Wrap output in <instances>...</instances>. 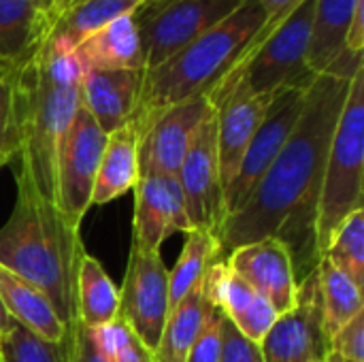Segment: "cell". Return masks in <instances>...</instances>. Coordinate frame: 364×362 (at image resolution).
<instances>
[{
	"label": "cell",
	"instance_id": "6da1fadb",
	"mask_svg": "<svg viewBox=\"0 0 364 362\" xmlns=\"http://www.w3.org/2000/svg\"><path fill=\"white\" fill-rule=\"evenodd\" d=\"M350 83V77L331 70L316 75L305 92L303 111L286 145L245 205L220 222L215 230L220 254H230L241 245L271 237L284 241L288 247L292 239H299L296 243H303L311 256L309 260L318 265L314 247L316 201Z\"/></svg>",
	"mask_w": 364,
	"mask_h": 362
},
{
	"label": "cell",
	"instance_id": "7a4b0ae2",
	"mask_svg": "<svg viewBox=\"0 0 364 362\" xmlns=\"http://www.w3.org/2000/svg\"><path fill=\"white\" fill-rule=\"evenodd\" d=\"M85 64L77 49L49 36L6 79L15 111V177L55 205V166L62 139L81 107Z\"/></svg>",
	"mask_w": 364,
	"mask_h": 362
},
{
	"label": "cell",
	"instance_id": "3957f363",
	"mask_svg": "<svg viewBox=\"0 0 364 362\" xmlns=\"http://www.w3.org/2000/svg\"><path fill=\"white\" fill-rule=\"evenodd\" d=\"M15 186L13 211L0 228V265L43 292L70 329L77 320V269L85 252L79 228L26 179L15 177Z\"/></svg>",
	"mask_w": 364,
	"mask_h": 362
},
{
	"label": "cell",
	"instance_id": "277c9868",
	"mask_svg": "<svg viewBox=\"0 0 364 362\" xmlns=\"http://www.w3.org/2000/svg\"><path fill=\"white\" fill-rule=\"evenodd\" d=\"M267 13L258 0H245L215 28L177 51L156 68L143 70L139 102L130 124L139 126L156 113L209 94L241 60Z\"/></svg>",
	"mask_w": 364,
	"mask_h": 362
},
{
	"label": "cell",
	"instance_id": "5b68a950",
	"mask_svg": "<svg viewBox=\"0 0 364 362\" xmlns=\"http://www.w3.org/2000/svg\"><path fill=\"white\" fill-rule=\"evenodd\" d=\"M364 66L356 70L341 107L324 164L316 213L314 247L324 254L335 228L356 209H364Z\"/></svg>",
	"mask_w": 364,
	"mask_h": 362
},
{
	"label": "cell",
	"instance_id": "8992f818",
	"mask_svg": "<svg viewBox=\"0 0 364 362\" xmlns=\"http://www.w3.org/2000/svg\"><path fill=\"white\" fill-rule=\"evenodd\" d=\"M316 0H301L271 32L256 34L235 73L256 94H277L284 87H307L316 75L307 68Z\"/></svg>",
	"mask_w": 364,
	"mask_h": 362
},
{
	"label": "cell",
	"instance_id": "52a82bcc",
	"mask_svg": "<svg viewBox=\"0 0 364 362\" xmlns=\"http://www.w3.org/2000/svg\"><path fill=\"white\" fill-rule=\"evenodd\" d=\"M245 0H156L134 11L143 70L156 68L215 28Z\"/></svg>",
	"mask_w": 364,
	"mask_h": 362
},
{
	"label": "cell",
	"instance_id": "ba28073f",
	"mask_svg": "<svg viewBox=\"0 0 364 362\" xmlns=\"http://www.w3.org/2000/svg\"><path fill=\"white\" fill-rule=\"evenodd\" d=\"M107 134L81 105L62 139L55 166V207L77 228L92 207V188Z\"/></svg>",
	"mask_w": 364,
	"mask_h": 362
},
{
	"label": "cell",
	"instance_id": "9c48e42d",
	"mask_svg": "<svg viewBox=\"0 0 364 362\" xmlns=\"http://www.w3.org/2000/svg\"><path fill=\"white\" fill-rule=\"evenodd\" d=\"M168 309V269L160 250L130 245L119 290V318L149 352H156L160 344Z\"/></svg>",
	"mask_w": 364,
	"mask_h": 362
},
{
	"label": "cell",
	"instance_id": "30bf717a",
	"mask_svg": "<svg viewBox=\"0 0 364 362\" xmlns=\"http://www.w3.org/2000/svg\"><path fill=\"white\" fill-rule=\"evenodd\" d=\"M307 87H284L273 96L262 124L258 126L256 134L252 137L243 154L235 179L222 192V207H224L222 220L245 205L258 181L264 177V173L269 171V166L286 145L303 111Z\"/></svg>",
	"mask_w": 364,
	"mask_h": 362
},
{
	"label": "cell",
	"instance_id": "8fae6325",
	"mask_svg": "<svg viewBox=\"0 0 364 362\" xmlns=\"http://www.w3.org/2000/svg\"><path fill=\"white\" fill-rule=\"evenodd\" d=\"M273 96L252 92L235 70H230L209 92V100L213 102L218 117V162L222 192L235 179L243 154L262 124Z\"/></svg>",
	"mask_w": 364,
	"mask_h": 362
},
{
	"label": "cell",
	"instance_id": "7c38bea8",
	"mask_svg": "<svg viewBox=\"0 0 364 362\" xmlns=\"http://www.w3.org/2000/svg\"><path fill=\"white\" fill-rule=\"evenodd\" d=\"M264 362H322L331 354L316 267L299 282L296 303L282 314L260 344Z\"/></svg>",
	"mask_w": 364,
	"mask_h": 362
},
{
	"label": "cell",
	"instance_id": "4fadbf2b",
	"mask_svg": "<svg viewBox=\"0 0 364 362\" xmlns=\"http://www.w3.org/2000/svg\"><path fill=\"white\" fill-rule=\"evenodd\" d=\"M211 107L209 94H203L168 107L139 126L132 124L139 145V173L175 177Z\"/></svg>",
	"mask_w": 364,
	"mask_h": 362
},
{
	"label": "cell",
	"instance_id": "5bb4252c",
	"mask_svg": "<svg viewBox=\"0 0 364 362\" xmlns=\"http://www.w3.org/2000/svg\"><path fill=\"white\" fill-rule=\"evenodd\" d=\"M175 177L181 186L192 228H207L215 233L224 215L215 107H211V111L198 126Z\"/></svg>",
	"mask_w": 364,
	"mask_h": 362
},
{
	"label": "cell",
	"instance_id": "9a60e30c",
	"mask_svg": "<svg viewBox=\"0 0 364 362\" xmlns=\"http://www.w3.org/2000/svg\"><path fill=\"white\" fill-rule=\"evenodd\" d=\"M132 243L141 250H160L175 233H190L192 222L177 177L139 175L134 186Z\"/></svg>",
	"mask_w": 364,
	"mask_h": 362
},
{
	"label": "cell",
	"instance_id": "2e32d148",
	"mask_svg": "<svg viewBox=\"0 0 364 362\" xmlns=\"http://www.w3.org/2000/svg\"><path fill=\"white\" fill-rule=\"evenodd\" d=\"M226 265L239 273L260 297H264L277 316L294 307L299 277L292 252L284 241L271 237L241 245L228 254Z\"/></svg>",
	"mask_w": 364,
	"mask_h": 362
},
{
	"label": "cell",
	"instance_id": "e0dca14e",
	"mask_svg": "<svg viewBox=\"0 0 364 362\" xmlns=\"http://www.w3.org/2000/svg\"><path fill=\"white\" fill-rule=\"evenodd\" d=\"M205 292L213 307L250 341L262 344L275 320L279 318L273 305L260 297L226 260H215L205 275Z\"/></svg>",
	"mask_w": 364,
	"mask_h": 362
},
{
	"label": "cell",
	"instance_id": "ac0fdd59",
	"mask_svg": "<svg viewBox=\"0 0 364 362\" xmlns=\"http://www.w3.org/2000/svg\"><path fill=\"white\" fill-rule=\"evenodd\" d=\"M143 70H85L81 81V105L105 134L132 119L139 102Z\"/></svg>",
	"mask_w": 364,
	"mask_h": 362
},
{
	"label": "cell",
	"instance_id": "d6986e66",
	"mask_svg": "<svg viewBox=\"0 0 364 362\" xmlns=\"http://www.w3.org/2000/svg\"><path fill=\"white\" fill-rule=\"evenodd\" d=\"M51 36V26L30 0H0V75L9 77Z\"/></svg>",
	"mask_w": 364,
	"mask_h": 362
},
{
	"label": "cell",
	"instance_id": "ffe728a7",
	"mask_svg": "<svg viewBox=\"0 0 364 362\" xmlns=\"http://www.w3.org/2000/svg\"><path fill=\"white\" fill-rule=\"evenodd\" d=\"M139 175L141 173H139L136 130L128 122L119 130L107 134V143L92 188V205L100 207L113 203L126 192L134 190Z\"/></svg>",
	"mask_w": 364,
	"mask_h": 362
},
{
	"label": "cell",
	"instance_id": "44dd1931",
	"mask_svg": "<svg viewBox=\"0 0 364 362\" xmlns=\"http://www.w3.org/2000/svg\"><path fill=\"white\" fill-rule=\"evenodd\" d=\"M132 15L113 19L79 45L85 70H143L141 38Z\"/></svg>",
	"mask_w": 364,
	"mask_h": 362
},
{
	"label": "cell",
	"instance_id": "7402d4cb",
	"mask_svg": "<svg viewBox=\"0 0 364 362\" xmlns=\"http://www.w3.org/2000/svg\"><path fill=\"white\" fill-rule=\"evenodd\" d=\"M0 303L6 309V314L34 335L62 344L68 337V331L58 314L53 312L51 303L43 292H38L32 284L21 280L19 275L11 273L0 265Z\"/></svg>",
	"mask_w": 364,
	"mask_h": 362
},
{
	"label": "cell",
	"instance_id": "603a6c76",
	"mask_svg": "<svg viewBox=\"0 0 364 362\" xmlns=\"http://www.w3.org/2000/svg\"><path fill=\"white\" fill-rule=\"evenodd\" d=\"M213 305L205 292V280L198 282L177 305L168 309L160 344L154 352L156 362H186L188 352L207 322Z\"/></svg>",
	"mask_w": 364,
	"mask_h": 362
},
{
	"label": "cell",
	"instance_id": "cb8c5ba5",
	"mask_svg": "<svg viewBox=\"0 0 364 362\" xmlns=\"http://www.w3.org/2000/svg\"><path fill=\"white\" fill-rule=\"evenodd\" d=\"M75 312L77 322L90 331L119 318V288L87 252H83L77 269Z\"/></svg>",
	"mask_w": 364,
	"mask_h": 362
},
{
	"label": "cell",
	"instance_id": "d4e9b609",
	"mask_svg": "<svg viewBox=\"0 0 364 362\" xmlns=\"http://www.w3.org/2000/svg\"><path fill=\"white\" fill-rule=\"evenodd\" d=\"M363 2L364 0H316L307 49V68L314 75L324 73L346 47L350 21Z\"/></svg>",
	"mask_w": 364,
	"mask_h": 362
},
{
	"label": "cell",
	"instance_id": "484cf974",
	"mask_svg": "<svg viewBox=\"0 0 364 362\" xmlns=\"http://www.w3.org/2000/svg\"><path fill=\"white\" fill-rule=\"evenodd\" d=\"M318 286H320V305L324 329L333 339L348 322H352L364 312L363 288H358L346 273H341L331 260L320 258L316 265Z\"/></svg>",
	"mask_w": 364,
	"mask_h": 362
},
{
	"label": "cell",
	"instance_id": "4316f807",
	"mask_svg": "<svg viewBox=\"0 0 364 362\" xmlns=\"http://www.w3.org/2000/svg\"><path fill=\"white\" fill-rule=\"evenodd\" d=\"M145 0H81L75 2L53 26L51 36L60 38L73 49L94 34L96 30L105 28L113 19L122 15H132Z\"/></svg>",
	"mask_w": 364,
	"mask_h": 362
},
{
	"label": "cell",
	"instance_id": "83f0119b",
	"mask_svg": "<svg viewBox=\"0 0 364 362\" xmlns=\"http://www.w3.org/2000/svg\"><path fill=\"white\" fill-rule=\"evenodd\" d=\"M220 254V243L213 230L207 228H192L186 233L183 250L168 271V301L171 307L177 305L198 282L205 280L209 267L215 262Z\"/></svg>",
	"mask_w": 364,
	"mask_h": 362
},
{
	"label": "cell",
	"instance_id": "f1b7e54d",
	"mask_svg": "<svg viewBox=\"0 0 364 362\" xmlns=\"http://www.w3.org/2000/svg\"><path fill=\"white\" fill-rule=\"evenodd\" d=\"M320 258L331 260L358 288L364 286V209L352 211L331 235Z\"/></svg>",
	"mask_w": 364,
	"mask_h": 362
},
{
	"label": "cell",
	"instance_id": "f546056e",
	"mask_svg": "<svg viewBox=\"0 0 364 362\" xmlns=\"http://www.w3.org/2000/svg\"><path fill=\"white\" fill-rule=\"evenodd\" d=\"M2 362H70V331L62 344L47 341L26 326L13 322L0 333Z\"/></svg>",
	"mask_w": 364,
	"mask_h": 362
},
{
	"label": "cell",
	"instance_id": "4dcf8cb0",
	"mask_svg": "<svg viewBox=\"0 0 364 362\" xmlns=\"http://www.w3.org/2000/svg\"><path fill=\"white\" fill-rule=\"evenodd\" d=\"M222 335H224V314L218 307H213L198 337L194 339L186 362H220Z\"/></svg>",
	"mask_w": 364,
	"mask_h": 362
},
{
	"label": "cell",
	"instance_id": "1f68e13d",
	"mask_svg": "<svg viewBox=\"0 0 364 362\" xmlns=\"http://www.w3.org/2000/svg\"><path fill=\"white\" fill-rule=\"evenodd\" d=\"M331 354L348 362H364V312L331 339Z\"/></svg>",
	"mask_w": 364,
	"mask_h": 362
},
{
	"label": "cell",
	"instance_id": "d6a6232c",
	"mask_svg": "<svg viewBox=\"0 0 364 362\" xmlns=\"http://www.w3.org/2000/svg\"><path fill=\"white\" fill-rule=\"evenodd\" d=\"M220 362H264L258 344L243 337L226 318L222 335V358Z\"/></svg>",
	"mask_w": 364,
	"mask_h": 362
},
{
	"label": "cell",
	"instance_id": "836d02e7",
	"mask_svg": "<svg viewBox=\"0 0 364 362\" xmlns=\"http://www.w3.org/2000/svg\"><path fill=\"white\" fill-rule=\"evenodd\" d=\"M92 337H94L98 350L102 352V356L109 362H113V358L132 341L134 335H132V331L128 329V324L122 318H115L113 322L94 329Z\"/></svg>",
	"mask_w": 364,
	"mask_h": 362
},
{
	"label": "cell",
	"instance_id": "e575fe53",
	"mask_svg": "<svg viewBox=\"0 0 364 362\" xmlns=\"http://www.w3.org/2000/svg\"><path fill=\"white\" fill-rule=\"evenodd\" d=\"M15 111H13V87L4 77L0 81V151H9L15 158Z\"/></svg>",
	"mask_w": 364,
	"mask_h": 362
},
{
	"label": "cell",
	"instance_id": "d590c367",
	"mask_svg": "<svg viewBox=\"0 0 364 362\" xmlns=\"http://www.w3.org/2000/svg\"><path fill=\"white\" fill-rule=\"evenodd\" d=\"M70 362H109L98 350L92 331L81 326L77 320L70 326Z\"/></svg>",
	"mask_w": 364,
	"mask_h": 362
},
{
	"label": "cell",
	"instance_id": "8d00e7d4",
	"mask_svg": "<svg viewBox=\"0 0 364 362\" xmlns=\"http://www.w3.org/2000/svg\"><path fill=\"white\" fill-rule=\"evenodd\" d=\"M260 4H262V9H264V13H267V21H264V26H262V30L258 32V34H267V32H271L301 0H258Z\"/></svg>",
	"mask_w": 364,
	"mask_h": 362
},
{
	"label": "cell",
	"instance_id": "74e56055",
	"mask_svg": "<svg viewBox=\"0 0 364 362\" xmlns=\"http://www.w3.org/2000/svg\"><path fill=\"white\" fill-rule=\"evenodd\" d=\"M113 362H156L154 352H149L136 337H132V341L113 358Z\"/></svg>",
	"mask_w": 364,
	"mask_h": 362
},
{
	"label": "cell",
	"instance_id": "f35d334b",
	"mask_svg": "<svg viewBox=\"0 0 364 362\" xmlns=\"http://www.w3.org/2000/svg\"><path fill=\"white\" fill-rule=\"evenodd\" d=\"M34 4V9L47 19V23L51 26V32H53V26H55V15H53V0H30Z\"/></svg>",
	"mask_w": 364,
	"mask_h": 362
},
{
	"label": "cell",
	"instance_id": "ab89813d",
	"mask_svg": "<svg viewBox=\"0 0 364 362\" xmlns=\"http://www.w3.org/2000/svg\"><path fill=\"white\" fill-rule=\"evenodd\" d=\"M75 0H53V15H55V21L60 19V15H64L70 6H73Z\"/></svg>",
	"mask_w": 364,
	"mask_h": 362
},
{
	"label": "cell",
	"instance_id": "60d3db41",
	"mask_svg": "<svg viewBox=\"0 0 364 362\" xmlns=\"http://www.w3.org/2000/svg\"><path fill=\"white\" fill-rule=\"evenodd\" d=\"M15 320L6 314V309L2 307V303H0V333H4L6 329H11V324H13Z\"/></svg>",
	"mask_w": 364,
	"mask_h": 362
},
{
	"label": "cell",
	"instance_id": "b9f144b4",
	"mask_svg": "<svg viewBox=\"0 0 364 362\" xmlns=\"http://www.w3.org/2000/svg\"><path fill=\"white\" fill-rule=\"evenodd\" d=\"M13 162V154H9V151H0V169L2 166H6V164H11Z\"/></svg>",
	"mask_w": 364,
	"mask_h": 362
},
{
	"label": "cell",
	"instance_id": "7bdbcfd3",
	"mask_svg": "<svg viewBox=\"0 0 364 362\" xmlns=\"http://www.w3.org/2000/svg\"><path fill=\"white\" fill-rule=\"evenodd\" d=\"M328 362H348V361H343V358H339V356H335V354H328V358H326Z\"/></svg>",
	"mask_w": 364,
	"mask_h": 362
},
{
	"label": "cell",
	"instance_id": "ee69618b",
	"mask_svg": "<svg viewBox=\"0 0 364 362\" xmlns=\"http://www.w3.org/2000/svg\"><path fill=\"white\" fill-rule=\"evenodd\" d=\"M145 2H156V0H145Z\"/></svg>",
	"mask_w": 364,
	"mask_h": 362
},
{
	"label": "cell",
	"instance_id": "f6af8a7d",
	"mask_svg": "<svg viewBox=\"0 0 364 362\" xmlns=\"http://www.w3.org/2000/svg\"><path fill=\"white\" fill-rule=\"evenodd\" d=\"M2 79H4V77H2V75H0V81H2Z\"/></svg>",
	"mask_w": 364,
	"mask_h": 362
},
{
	"label": "cell",
	"instance_id": "bcb514c9",
	"mask_svg": "<svg viewBox=\"0 0 364 362\" xmlns=\"http://www.w3.org/2000/svg\"><path fill=\"white\" fill-rule=\"evenodd\" d=\"M75 2H81V0H75ZM75 2H73V4H75Z\"/></svg>",
	"mask_w": 364,
	"mask_h": 362
},
{
	"label": "cell",
	"instance_id": "7dc6e473",
	"mask_svg": "<svg viewBox=\"0 0 364 362\" xmlns=\"http://www.w3.org/2000/svg\"><path fill=\"white\" fill-rule=\"evenodd\" d=\"M322 362H328V361H322Z\"/></svg>",
	"mask_w": 364,
	"mask_h": 362
},
{
	"label": "cell",
	"instance_id": "c3c4849f",
	"mask_svg": "<svg viewBox=\"0 0 364 362\" xmlns=\"http://www.w3.org/2000/svg\"><path fill=\"white\" fill-rule=\"evenodd\" d=\"M0 362H2V358H0Z\"/></svg>",
	"mask_w": 364,
	"mask_h": 362
}]
</instances>
